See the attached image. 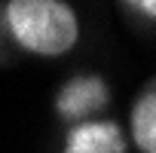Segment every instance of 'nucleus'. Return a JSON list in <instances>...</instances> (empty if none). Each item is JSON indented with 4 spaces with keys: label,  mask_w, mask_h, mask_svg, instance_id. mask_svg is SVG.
I'll use <instances>...</instances> for the list:
<instances>
[{
    "label": "nucleus",
    "mask_w": 156,
    "mask_h": 153,
    "mask_svg": "<svg viewBox=\"0 0 156 153\" xmlns=\"http://www.w3.org/2000/svg\"><path fill=\"white\" fill-rule=\"evenodd\" d=\"M12 37L37 55H64L80 37L76 16L58 0H12L6 6Z\"/></svg>",
    "instance_id": "obj_1"
},
{
    "label": "nucleus",
    "mask_w": 156,
    "mask_h": 153,
    "mask_svg": "<svg viewBox=\"0 0 156 153\" xmlns=\"http://www.w3.org/2000/svg\"><path fill=\"white\" fill-rule=\"evenodd\" d=\"M61 153H126V138L113 123H83L67 132Z\"/></svg>",
    "instance_id": "obj_2"
},
{
    "label": "nucleus",
    "mask_w": 156,
    "mask_h": 153,
    "mask_svg": "<svg viewBox=\"0 0 156 153\" xmlns=\"http://www.w3.org/2000/svg\"><path fill=\"white\" fill-rule=\"evenodd\" d=\"M104 101H107L104 80H98V76H76L58 95V113L67 119H76V116H86V113L98 110Z\"/></svg>",
    "instance_id": "obj_3"
},
{
    "label": "nucleus",
    "mask_w": 156,
    "mask_h": 153,
    "mask_svg": "<svg viewBox=\"0 0 156 153\" xmlns=\"http://www.w3.org/2000/svg\"><path fill=\"white\" fill-rule=\"evenodd\" d=\"M132 135L141 153H156V76L132 104Z\"/></svg>",
    "instance_id": "obj_4"
},
{
    "label": "nucleus",
    "mask_w": 156,
    "mask_h": 153,
    "mask_svg": "<svg viewBox=\"0 0 156 153\" xmlns=\"http://www.w3.org/2000/svg\"><path fill=\"white\" fill-rule=\"evenodd\" d=\"M129 9H138L141 16L156 19V0H138V3H129Z\"/></svg>",
    "instance_id": "obj_5"
}]
</instances>
